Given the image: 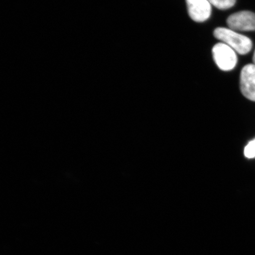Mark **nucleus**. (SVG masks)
<instances>
[{"label": "nucleus", "mask_w": 255, "mask_h": 255, "mask_svg": "<svg viewBox=\"0 0 255 255\" xmlns=\"http://www.w3.org/2000/svg\"><path fill=\"white\" fill-rule=\"evenodd\" d=\"M213 34L216 39L227 44L240 55H246L253 48V42L250 38L231 28L218 27L216 28Z\"/></svg>", "instance_id": "1"}, {"label": "nucleus", "mask_w": 255, "mask_h": 255, "mask_svg": "<svg viewBox=\"0 0 255 255\" xmlns=\"http://www.w3.org/2000/svg\"><path fill=\"white\" fill-rule=\"evenodd\" d=\"M213 59L218 68L223 71H232L238 63L235 51L222 42L216 44L213 47Z\"/></svg>", "instance_id": "2"}, {"label": "nucleus", "mask_w": 255, "mask_h": 255, "mask_svg": "<svg viewBox=\"0 0 255 255\" xmlns=\"http://www.w3.org/2000/svg\"><path fill=\"white\" fill-rule=\"evenodd\" d=\"M229 28L234 31H255V13L250 11L235 12L228 18Z\"/></svg>", "instance_id": "3"}, {"label": "nucleus", "mask_w": 255, "mask_h": 255, "mask_svg": "<svg viewBox=\"0 0 255 255\" xmlns=\"http://www.w3.org/2000/svg\"><path fill=\"white\" fill-rule=\"evenodd\" d=\"M188 12L192 20L202 23L208 20L212 13V4L208 0H186Z\"/></svg>", "instance_id": "4"}, {"label": "nucleus", "mask_w": 255, "mask_h": 255, "mask_svg": "<svg viewBox=\"0 0 255 255\" xmlns=\"http://www.w3.org/2000/svg\"><path fill=\"white\" fill-rule=\"evenodd\" d=\"M242 94L248 100L255 102V65L248 64L242 69L240 79Z\"/></svg>", "instance_id": "5"}, {"label": "nucleus", "mask_w": 255, "mask_h": 255, "mask_svg": "<svg viewBox=\"0 0 255 255\" xmlns=\"http://www.w3.org/2000/svg\"><path fill=\"white\" fill-rule=\"evenodd\" d=\"M210 4L219 9H227L234 6L236 0H208Z\"/></svg>", "instance_id": "6"}, {"label": "nucleus", "mask_w": 255, "mask_h": 255, "mask_svg": "<svg viewBox=\"0 0 255 255\" xmlns=\"http://www.w3.org/2000/svg\"><path fill=\"white\" fill-rule=\"evenodd\" d=\"M245 157L248 158H255V139L248 143L245 148Z\"/></svg>", "instance_id": "7"}, {"label": "nucleus", "mask_w": 255, "mask_h": 255, "mask_svg": "<svg viewBox=\"0 0 255 255\" xmlns=\"http://www.w3.org/2000/svg\"><path fill=\"white\" fill-rule=\"evenodd\" d=\"M253 62H254V65H255V52H254V56H253Z\"/></svg>", "instance_id": "8"}]
</instances>
